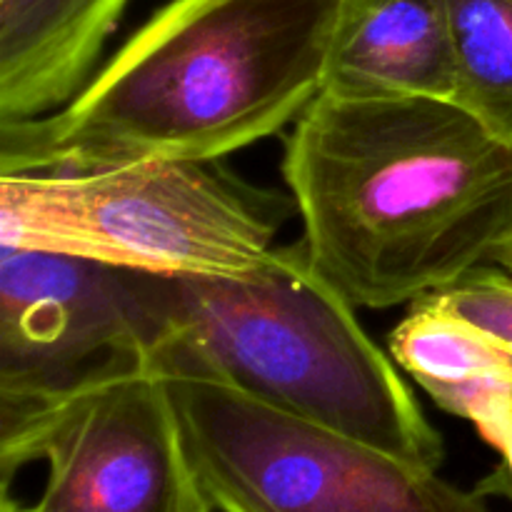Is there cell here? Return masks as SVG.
I'll return each instance as SVG.
<instances>
[{"label":"cell","mask_w":512,"mask_h":512,"mask_svg":"<svg viewBox=\"0 0 512 512\" xmlns=\"http://www.w3.org/2000/svg\"><path fill=\"white\" fill-rule=\"evenodd\" d=\"M290 200L223 160H140L0 175V248L48 250L165 278L260 268Z\"/></svg>","instance_id":"4"},{"label":"cell","mask_w":512,"mask_h":512,"mask_svg":"<svg viewBox=\"0 0 512 512\" xmlns=\"http://www.w3.org/2000/svg\"><path fill=\"white\" fill-rule=\"evenodd\" d=\"M390 353L445 413L503 450L512 438V355L423 300L393 330Z\"/></svg>","instance_id":"10"},{"label":"cell","mask_w":512,"mask_h":512,"mask_svg":"<svg viewBox=\"0 0 512 512\" xmlns=\"http://www.w3.org/2000/svg\"><path fill=\"white\" fill-rule=\"evenodd\" d=\"M420 303V300H418ZM423 303L463 320L512 355V273L500 265H483Z\"/></svg>","instance_id":"12"},{"label":"cell","mask_w":512,"mask_h":512,"mask_svg":"<svg viewBox=\"0 0 512 512\" xmlns=\"http://www.w3.org/2000/svg\"><path fill=\"white\" fill-rule=\"evenodd\" d=\"M458 65V100L512 143V0H440Z\"/></svg>","instance_id":"11"},{"label":"cell","mask_w":512,"mask_h":512,"mask_svg":"<svg viewBox=\"0 0 512 512\" xmlns=\"http://www.w3.org/2000/svg\"><path fill=\"white\" fill-rule=\"evenodd\" d=\"M130 0H0V123L63 108Z\"/></svg>","instance_id":"9"},{"label":"cell","mask_w":512,"mask_h":512,"mask_svg":"<svg viewBox=\"0 0 512 512\" xmlns=\"http://www.w3.org/2000/svg\"><path fill=\"white\" fill-rule=\"evenodd\" d=\"M198 483L220 512H490L438 470L195 378H165Z\"/></svg>","instance_id":"5"},{"label":"cell","mask_w":512,"mask_h":512,"mask_svg":"<svg viewBox=\"0 0 512 512\" xmlns=\"http://www.w3.org/2000/svg\"><path fill=\"white\" fill-rule=\"evenodd\" d=\"M283 178L310 263L355 308L415 305L512 243V143L460 100L320 93Z\"/></svg>","instance_id":"1"},{"label":"cell","mask_w":512,"mask_h":512,"mask_svg":"<svg viewBox=\"0 0 512 512\" xmlns=\"http://www.w3.org/2000/svg\"><path fill=\"white\" fill-rule=\"evenodd\" d=\"M495 265H500V268L510 270V273H512V243L503 250V253L498 255V258H495Z\"/></svg>","instance_id":"14"},{"label":"cell","mask_w":512,"mask_h":512,"mask_svg":"<svg viewBox=\"0 0 512 512\" xmlns=\"http://www.w3.org/2000/svg\"><path fill=\"white\" fill-rule=\"evenodd\" d=\"M500 455H503V465L475 488L478 493H483L485 498H488V495H510L512 498V438L503 445Z\"/></svg>","instance_id":"13"},{"label":"cell","mask_w":512,"mask_h":512,"mask_svg":"<svg viewBox=\"0 0 512 512\" xmlns=\"http://www.w3.org/2000/svg\"><path fill=\"white\" fill-rule=\"evenodd\" d=\"M148 368L195 378L440 470L443 438L303 243L233 278L150 275Z\"/></svg>","instance_id":"3"},{"label":"cell","mask_w":512,"mask_h":512,"mask_svg":"<svg viewBox=\"0 0 512 512\" xmlns=\"http://www.w3.org/2000/svg\"><path fill=\"white\" fill-rule=\"evenodd\" d=\"M150 273L0 248V408H25L148 365Z\"/></svg>","instance_id":"7"},{"label":"cell","mask_w":512,"mask_h":512,"mask_svg":"<svg viewBox=\"0 0 512 512\" xmlns=\"http://www.w3.org/2000/svg\"><path fill=\"white\" fill-rule=\"evenodd\" d=\"M458 88L440 0H345L320 93L458 100Z\"/></svg>","instance_id":"8"},{"label":"cell","mask_w":512,"mask_h":512,"mask_svg":"<svg viewBox=\"0 0 512 512\" xmlns=\"http://www.w3.org/2000/svg\"><path fill=\"white\" fill-rule=\"evenodd\" d=\"M345 0H170L48 115L0 123V175L223 160L323 90Z\"/></svg>","instance_id":"2"},{"label":"cell","mask_w":512,"mask_h":512,"mask_svg":"<svg viewBox=\"0 0 512 512\" xmlns=\"http://www.w3.org/2000/svg\"><path fill=\"white\" fill-rule=\"evenodd\" d=\"M43 460L33 503L3 493L0 512H213L198 483L168 383L148 365L78 390L0 408V475Z\"/></svg>","instance_id":"6"}]
</instances>
